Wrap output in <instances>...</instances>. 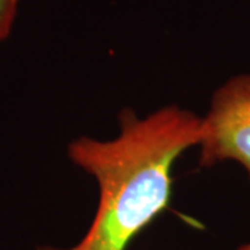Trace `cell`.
Returning <instances> with one entry per match:
<instances>
[{"mask_svg":"<svg viewBox=\"0 0 250 250\" xmlns=\"http://www.w3.org/2000/svg\"><path fill=\"white\" fill-rule=\"evenodd\" d=\"M120 126L113 141L81 136L68 146V157L99 184L89 231L70 249L36 250H126L170 207L172 167L187 149L200 143L202 118L168 106L141 120L125 108Z\"/></svg>","mask_w":250,"mask_h":250,"instance_id":"obj_1","label":"cell"},{"mask_svg":"<svg viewBox=\"0 0 250 250\" xmlns=\"http://www.w3.org/2000/svg\"><path fill=\"white\" fill-rule=\"evenodd\" d=\"M202 168L238 161L250 179V75H238L215 90L200 126Z\"/></svg>","mask_w":250,"mask_h":250,"instance_id":"obj_2","label":"cell"},{"mask_svg":"<svg viewBox=\"0 0 250 250\" xmlns=\"http://www.w3.org/2000/svg\"><path fill=\"white\" fill-rule=\"evenodd\" d=\"M18 0H0V42L9 36L17 14Z\"/></svg>","mask_w":250,"mask_h":250,"instance_id":"obj_3","label":"cell"},{"mask_svg":"<svg viewBox=\"0 0 250 250\" xmlns=\"http://www.w3.org/2000/svg\"><path fill=\"white\" fill-rule=\"evenodd\" d=\"M236 250H250V243H246V245H242Z\"/></svg>","mask_w":250,"mask_h":250,"instance_id":"obj_4","label":"cell"}]
</instances>
